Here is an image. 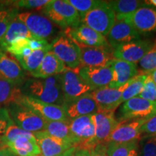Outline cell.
<instances>
[{"label": "cell", "mask_w": 156, "mask_h": 156, "mask_svg": "<svg viewBox=\"0 0 156 156\" xmlns=\"http://www.w3.org/2000/svg\"><path fill=\"white\" fill-rule=\"evenodd\" d=\"M22 93L42 102L64 106L60 75L47 78H31L20 87Z\"/></svg>", "instance_id": "obj_1"}, {"label": "cell", "mask_w": 156, "mask_h": 156, "mask_svg": "<svg viewBox=\"0 0 156 156\" xmlns=\"http://www.w3.org/2000/svg\"><path fill=\"white\" fill-rule=\"evenodd\" d=\"M42 12L54 24L64 30L74 28L81 23L79 14L67 0L49 1Z\"/></svg>", "instance_id": "obj_2"}, {"label": "cell", "mask_w": 156, "mask_h": 156, "mask_svg": "<svg viewBox=\"0 0 156 156\" xmlns=\"http://www.w3.org/2000/svg\"><path fill=\"white\" fill-rule=\"evenodd\" d=\"M15 125L26 132L36 133L44 131L46 121L20 103H12L7 107Z\"/></svg>", "instance_id": "obj_3"}, {"label": "cell", "mask_w": 156, "mask_h": 156, "mask_svg": "<svg viewBox=\"0 0 156 156\" xmlns=\"http://www.w3.org/2000/svg\"><path fill=\"white\" fill-rule=\"evenodd\" d=\"M156 115V102L150 101L139 96L123 103L119 111L118 122L134 119L148 120Z\"/></svg>", "instance_id": "obj_4"}, {"label": "cell", "mask_w": 156, "mask_h": 156, "mask_svg": "<svg viewBox=\"0 0 156 156\" xmlns=\"http://www.w3.org/2000/svg\"><path fill=\"white\" fill-rule=\"evenodd\" d=\"M116 16L107 1H103L100 5L87 12L82 22L89 28L106 37L114 25Z\"/></svg>", "instance_id": "obj_5"}, {"label": "cell", "mask_w": 156, "mask_h": 156, "mask_svg": "<svg viewBox=\"0 0 156 156\" xmlns=\"http://www.w3.org/2000/svg\"><path fill=\"white\" fill-rule=\"evenodd\" d=\"M60 77L64 106L93 91L92 88L80 77L77 69H71L65 68L60 74Z\"/></svg>", "instance_id": "obj_6"}, {"label": "cell", "mask_w": 156, "mask_h": 156, "mask_svg": "<svg viewBox=\"0 0 156 156\" xmlns=\"http://www.w3.org/2000/svg\"><path fill=\"white\" fill-rule=\"evenodd\" d=\"M51 44V51L63 62L66 68L76 69L80 64V49L73 41L64 36H58Z\"/></svg>", "instance_id": "obj_7"}, {"label": "cell", "mask_w": 156, "mask_h": 156, "mask_svg": "<svg viewBox=\"0 0 156 156\" xmlns=\"http://www.w3.org/2000/svg\"><path fill=\"white\" fill-rule=\"evenodd\" d=\"M17 17L24 23L34 38L47 41L56 33L55 25L44 15L25 12L18 13Z\"/></svg>", "instance_id": "obj_8"}, {"label": "cell", "mask_w": 156, "mask_h": 156, "mask_svg": "<svg viewBox=\"0 0 156 156\" xmlns=\"http://www.w3.org/2000/svg\"><path fill=\"white\" fill-rule=\"evenodd\" d=\"M64 35L73 41L78 46L96 48H112L107 41L106 37L89 28L83 23H80L74 28L64 30Z\"/></svg>", "instance_id": "obj_9"}, {"label": "cell", "mask_w": 156, "mask_h": 156, "mask_svg": "<svg viewBox=\"0 0 156 156\" xmlns=\"http://www.w3.org/2000/svg\"><path fill=\"white\" fill-rule=\"evenodd\" d=\"M93 115L80 116L69 121L70 131L77 142V147L89 151L92 149L95 132Z\"/></svg>", "instance_id": "obj_10"}, {"label": "cell", "mask_w": 156, "mask_h": 156, "mask_svg": "<svg viewBox=\"0 0 156 156\" xmlns=\"http://www.w3.org/2000/svg\"><path fill=\"white\" fill-rule=\"evenodd\" d=\"M19 103L30 108L46 122H51V121L69 122L70 121L63 106L42 102L33 98L25 96L24 95L20 99Z\"/></svg>", "instance_id": "obj_11"}, {"label": "cell", "mask_w": 156, "mask_h": 156, "mask_svg": "<svg viewBox=\"0 0 156 156\" xmlns=\"http://www.w3.org/2000/svg\"><path fill=\"white\" fill-rule=\"evenodd\" d=\"M122 19L129 23L140 36H147L156 31V8L150 5H145Z\"/></svg>", "instance_id": "obj_12"}, {"label": "cell", "mask_w": 156, "mask_h": 156, "mask_svg": "<svg viewBox=\"0 0 156 156\" xmlns=\"http://www.w3.org/2000/svg\"><path fill=\"white\" fill-rule=\"evenodd\" d=\"M154 41L149 39L134 41L114 48L113 56L116 59L136 64L151 50Z\"/></svg>", "instance_id": "obj_13"}, {"label": "cell", "mask_w": 156, "mask_h": 156, "mask_svg": "<svg viewBox=\"0 0 156 156\" xmlns=\"http://www.w3.org/2000/svg\"><path fill=\"white\" fill-rule=\"evenodd\" d=\"M146 121L145 119H134L120 122L107 138L104 144L139 141L142 136L141 127Z\"/></svg>", "instance_id": "obj_14"}, {"label": "cell", "mask_w": 156, "mask_h": 156, "mask_svg": "<svg viewBox=\"0 0 156 156\" xmlns=\"http://www.w3.org/2000/svg\"><path fill=\"white\" fill-rule=\"evenodd\" d=\"M127 83L117 88L104 87L90 92L96 103L98 112H114L122 104V95Z\"/></svg>", "instance_id": "obj_15"}, {"label": "cell", "mask_w": 156, "mask_h": 156, "mask_svg": "<svg viewBox=\"0 0 156 156\" xmlns=\"http://www.w3.org/2000/svg\"><path fill=\"white\" fill-rule=\"evenodd\" d=\"M81 67H105L112 65L115 58L113 49L80 46Z\"/></svg>", "instance_id": "obj_16"}, {"label": "cell", "mask_w": 156, "mask_h": 156, "mask_svg": "<svg viewBox=\"0 0 156 156\" xmlns=\"http://www.w3.org/2000/svg\"><path fill=\"white\" fill-rule=\"evenodd\" d=\"M105 67H78L80 77L94 90L108 86L113 78V65Z\"/></svg>", "instance_id": "obj_17"}, {"label": "cell", "mask_w": 156, "mask_h": 156, "mask_svg": "<svg viewBox=\"0 0 156 156\" xmlns=\"http://www.w3.org/2000/svg\"><path fill=\"white\" fill-rule=\"evenodd\" d=\"M106 38L113 49L121 45L140 39V36L129 23L123 19L116 20Z\"/></svg>", "instance_id": "obj_18"}, {"label": "cell", "mask_w": 156, "mask_h": 156, "mask_svg": "<svg viewBox=\"0 0 156 156\" xmlns=\"http://www.w3.org/2000/svg\"><path fill=\"white\" fill-rule=\"evenodd\" d=\"M93 119L95 132L92 148L98 144H104L107 138L119 124L115 117L114 112H98L96 114L93 115Z\"/></svg>", "instance_id": "obj_19"}, {"label": "cell", "mask_w": 156, "mask_h": 156, "mask_svg": "<svg viewBox=\"0 0 156 156\" xmlns=\"http://www.w3.org/2000/svg\"><path fill=\"white\" fill-rule=\"evenodd\" d=\"M25 75L16 58L0 49V79L21 85L25 83Z\"/></svg>", "instance_id": "obj_20"}, {"label": "cell", "mask_w": 156, "mask_h": 156, "mask_svg": "<svg viewBox=\"0 0 156 156\" xmlns=\"http://www.w3.org/2000/svg\"><path fill=\"white\" fill-rule=\"evenodd\" d=\"M41 151V156H55L64 153L73 146L67 142L56 139L46 132L34 133Z\"/></svg>", "instance_id": "obj_21"}, {"label": "cell", "mask_w": 156, "mask_h": 156, "mask_svg": "<svg viewBox=\"0 0 156 156\" xmlns=\"http://www.w3.org/2000/svg\"><path fill=\"white\" fill-rule=\"evenodd\" d=\"M113 78L109 87L117 88L124 85L138 75L136 64L115 58L113 62Z\"/></svg>", "instance_id": "obj_22"}, {"label": "cell", "mask_w": 156, "mask_h": 156, "mask_svg": "<svg viewBox=\"0 0 156 156\" xmlns=\"http://www.w3.org/2000/svg\"><path fill=\"white\" fill-rule=\"evenodd\" d=\"M69 119L93 115L98 112V107L90 93H86L73 102L64 106Z\"/></svg>", "instance_id": "obj_23"}, {"label": "cell", "mask_w": 156, "mask_h": 156, "mask_svg": "<svg viewBox=\"0 0 156 156\" xmlns=\"http://www.w3.org/2000/svg\"><path fill=\"white\" fill-rule=\"evenodd\" d=\"M65 68L63 62L49 51L45 55L38 69L30 75L34 78H47L60 75Z\"/></svg>", "instance_id": "obj_24"}, {"label": "cell", "mask_w": 156, "mask_h": 156, "mask_svg": "<svg viewBox=\"0 0 156 156\" xmlns=\"http://www.w3.org/2000/svg\"><path fill=\"white\" fill-rule=\"evenodd\" d=\"M34 38L26 26L17 17V15L12 20L8 28L0 41V49L5 51L11 44L20 38Z\"/></svg>", "instance_id": "obj_25"}, {"label": "cell", "mask_w": 156, "mask_h": 156, "mask_svg": "<svg viewBox=\"0 0 156 156\" xmlns=\"http://www.w3.org/2000/svg\"><path fill=\"white\" fill-rule=\"evenodd\" d=\"M5 147H8L16 156H41V151L36 138L22 136L9 142Z\"/></svg>", "instance_id": "obj_26"}, {"label": "cell", "mask_w": 156, "mask_h": 156, "mask_svg": "<svg viewBox=\"0 0 156 156\" xmlns=\"http://www.w3.org/2000/svg\"><path fill=\"white\" fill-rule=\"evenodd\" d=\"M44 132L49 135L77 147V142L69 129V122L51 121L46 122Z\"/></svg>", "instance_id": "obj_27"}, {"label": "cell", "mask_w": 156, "mask_h": 156, "mask_svg": "<svg viewBox=\"0 0 156 156\" xmlns=\"http://www.w3.org/2000/svg\"><path fill=\"white\" fill-rule=\"evenodd\" d=\"M21 86L11 82L0 79V106H8L17 103L23 96Z\"/></svg>", "instance_id": "obj_28"}, {"label": "cell", "mask_w": 156, "mask_h": 156, "mask_svg": "<svg viewBox=\"0 0 156 156\" xmlns=\"http://www.w3.org/2000/svg\"><path fill=\"white\" fill-rule=\"evenodd\" d=\"M107 2L114 12L116 20L122 19L131 15L145 5V2L138 0H115L107 1Z\"/></svg>", "instance_id": "obj_29"}, {"label": "cell", "mask_w": 156, "mask_h": 156, "mask_svg": "<svg viewBox=\"0 0 156 156\" xmlns=\"http://www.w3.org/2000/svg\"><path fill=\"white\" fill-rule=\"evenodd\" d=\"M108 156H139V141L106 145Z\"/></svg>", "instance_id": "obj_30"}, {"label": "cell", "mask_w": 156, "mask_h": 156, "mask_svg": "<svg viewBox=\"0 0 156 156\" xmlns=\"http://www.w3.org/2000/svg\"><path fill=\"white\" fill-rule=\"evenodd\" d=\"M18 13L19 10L13 5L12 1L0 2V41L12 20Z\"/></svg>", "instance_id": "obj_31"}, {"label": "cell", "mask_w": 156, "mask_h": 156, "mask_svg": "<svg viewBox=\"0 0 156 156\" xmlns=\"http://www.w3.org/2000/svg\"><path fill=\"white\" fill-rule=\"evenodd\" d=\"M49 51H51V44L47 47L41 48V49L33 51L30 55H29L28 57L18 58L17 61L19 62L23 69L32 73L38 69L40 64H41L45 55Z\"/></svg>", "instance_id": "obj_32"}, {"label": "cell", "mask_w": 156, "mask_h": 156, "mask_svg": "<svg viewBox=\"0 0 156 156\" xmlns=\"http://www.w3.org/2000/svg\"><path fill=\"white\" fill-rule=\"evenodd\" d=\"M147 77V74H138L133 79L129 81L125 89L123 91L121 102H126L129 99L139 96L143 88L144 83Z\"/></svg>", "instance_id": "obj_33"}, {"label": "cell", "mask_w": 156, "mask_h": 156, "mask_svg": "<svg viewBox=\"0 0 156 156\" xmlns=\"http://www.w3.org/2000/svg\"><path fill=\"white\" fill-rule=\"evenodd\" d=\"M22 136L31 138V139L35 138L34 133L25 131L15 125V124H13L10 126H9L2 137L0 139V144L2 147H5L7 143L14 141L15 140L19 137H22Z\"/></svg>", "instance_id": "obj_34"}, {"label": "cell", "mask_w": 156, "mask_h": 156, "mask_svg": "<svg viewBox=\"0 0 156 156\" xmlns=\"http://www.w3.org/2000/svg\"><path fill=\"white\" fill-rule=\"evenodd\" d=\"M67 1L77 12L81 20L87 12L100 5L103 2L99 0H67Z\"/></svg>", "instance_id": "obj_35"}, {"label": "cell", "mask_w": 156, "mask_h": 156, "mask_svg": "<svg viewBox=\"0 0 156 156\" xmlns=\"http://www.w3.org/2000/svg\"><path fill=\"white\" fill-rule=\"evenodd\" d=\"M142 73L148 74L156 69V40L151 50L139 62Z\"/></svg>", "instance_id": "obj_36"}, {"label": "cell", "mask_w": 156, "mask_h": 156, "mask_svg": "<svg viewBox=\"0 0 156 156\" xmlns=\"http://www.w3.org/2000/svg\"><path fill=\"white\" fill-rule=\"evenodd\" d=\"M139 156H156V143L153 136H141L139 140Z\"/></svg>", "instance_id": "obj_37"}, {"label": "cell", "mask_w": 156, "mask_h": 156, "mask_svg": "<svg viewBox=\"0 0 156 156\" xmlns=\"http://www.w3.org/2000/svg\"><path fill=\"white\" fill-rule=\"evenodd\" d=\"M13 5L18 9H42L48 3V0H20L12 1Z\"/></svg>", "instance_id": "obj_38"}, {"label": "cell", "mask_w": 156, "mask_h": 156, "mask_svg": "<svg viewBox=\"0 0 156 156\" xmlns=\"http://www.w3.org/2000/svg\"><path fill=\"white\" fill-rule=\"evenodd\" d=\"M139 97L145 100L156 102V85L153 83L149 74H147L143 88L139 95Z\"/></svg>", "instance_id": "obj_39"}, {"label": "cell", "mask_w": 156, "mask_h": 156, "mask_svg": "<svg viewBox=\"0 0 156 156\" xmlns=\"http://www.w3.org/2000/svg\"><path fill=\"white\" fill-rule=\"evenodd\" d=\"M13 124L14 123L12 120L7 107L0 106V139L2 137L9 126Z\"/></svg>", "instance_id": "obj_40"}, {"label": "cell", "mask_w": 156, "mask_h": 156, "mask_svg": "<svg viewBox=\"0 0 156 156\" xmlns=\"http://www.w3.org/2000/svg\"><path fill=\"white\" fill-rule=\"evenodd\" d=\"M141 133L143 136H156V115L146 121L141 127Z\"/></svg>", "instance_id": "obj_41"}, {"label": "cell", "mask_w": 156, "mask_h": 156, "mask_svg": "<svg viewBox=\"0 0 156 156\" xmlns=\"http://www.w3.org/2000/svg\"><path fill=\"white\" fill-rule=\"evenodd\" d=\"M50 45L48 41L40 40V39L32 38L30 39L29 41V47L32 51H36L41 49V48L47 47Z\"/></svg>", "instance_id": "obj_42"}, {"label": "cell", "mask_w": 156, "mask_h": 156, "mask_svg": "<svg viewBox=\"0 0 156 156\" xmlns=\"http://www.w3.org/2000/svg\"><path fill=\"white\" fill-rule=\"evenodd\" d=\"M90 156H108L106 153V144H98L90 151Z\"/></svg>", "instance_id": "obj_43"}, {"label": "cell", "mask_w": 156, "mask_h": 156, "mask_svg": "<svg viewBox=\"0 0 156 156\" xmlns=\"http://www.w3.org/2000/svg\"><path fill=\"white\" fill-rule=\"evenodd\" d=\"M73 156H90V152L85 148L77 147Z\"/></svg>", "instance_id": "obj_44"}, {"label": "cell", "mask_w": 156, "mask_h": 156, "mask_svg": "<svg viewBox=\"0 0 156 156\" xmlns=\"http://www.w3.org/2000/svg\"><path fill=\"white\" fill-rule=\"evenodd\" d=\"M0 156H16L8 147H2L0 148Z\"/></svg>", "instance_id": "obj_45"}, {"label": "cell", "mask_w": 156, "mask_h": 156, "mask_svg": "<svg viewBox=\"0 0 156 156\" xmlns=\"http://www.w3.org/2000/svg\"><path fill=\"white\" fill-rule=\"evenodd\" d=\"M76 149H77V147H73L70 148V149L68 150V151L64 152V153L59 154V155H55V156H73L74 153H75L76 151Z\"/></svg>", "instance_id": "obj_46"}, {"label": "cell", "mask_w": 156, "mask_h": 156, "mask_svg": "<svg viewBox=\"0 0 156 156\" xmlns=\"http://www.w3.org/2000/svg\"><path fill=\"white\" fill-rule=\"evenodd\" d=\"M150 75V76H151V79L153 80V83H155V85H156V69L155 70H153V71H152L151 73H148Z\"/></svg>", "instance_id": "obj_47"}, {"label": "cell", "mask_w": 156, "mask_h": 156, "mask_svg": "<svg viewBox=\"0 0 156 156\" xmlns=\"http://www.w3.org/2000/svg\"><path fill=\"white\" fill-rule=\"evenodd\" d=\"M145 2V4L147 5L153 6V7L156 8V0H149V1H144Z\"/></svg>", "instance_id": "obj_48"}, {"label": "cell", "mask_w": 156, "mask_h": 156, "mask_svg": "<svg viewBox=\"0 0 156 156\" xmlns=\"http://www.w3.org/2000/svg\"><path fill=\"white\" fill-rule=\"evenodd\" d=\"M153 138H154V140H155V143H156V136H153Z\"/></svg>", "instance_id": "obj_49"}]
</instances>
